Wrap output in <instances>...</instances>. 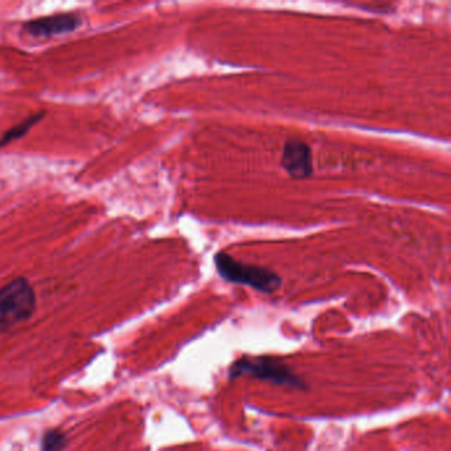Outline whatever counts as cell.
I'll use <instances>...</instances> for the list:
<instances>
[{
  "mask_svg": "<svg viewBox=\"0 0 451 451\" xmlns=\"http://www.w3.org/2000/svg\"><path fill=\"white\" fill-rule=\"evenodd\" d=\"M213 261L217 273L228 282L245 285L265 294H273L282 285V278L272 269L237 261L224 252H217Z\"/></svg>",
  "mask_w": 451,
  "mask_h": 451,
  "instance_id": "obj_1",
  "label": "cell"
},
{
  "mask_svg": "<svg viewBox=\"0 0 451 451\" xmlns=\"http://www.w3.org/2000/svg\"><path fill=\"white\" fill-rule=\"evenodd\" d=\"M228 375L230 378L249 376L262 381H269L277 386L298 389L306 388V383L298 375H295L290 368L278 361L277 359L269 356L241 357L230 366Z\"/></svg>",
  "mask_w": 451,
  "mask_h": 451,
  "instance_id": "obj_2",
  "label": "cell"
},
{
  "mask_svg": "<svg viewBox=\"0 0 451 451\" xmlns=\"http://www.w3.org/2000/svg\"><path fill=\"white\" fill-rule=\"evenodd\" d=\"M36 306V297L26 278H16L0 289V332L28 320Z\"/></svg>",
  "mask_w": 451,
  "mask_h": 451,
  "instance_id": "obj_3",
  "label": "cell"
},
{
  "mask_svg": "<svg viewBox=\"0 0 451 451\" xmlns=\"http://www.w3.org/2000/svg\"><path fill=\"white\" fill-rule=\"evenodd\" d=\"M281 166L292 179L302 180L310 178L314 174L312 150L310 146L301 139L286 142L283 144Z\"/></svg>",
  "mask_w": 451,
  "mask_h": 451,
  "instance_id": "obj_4",
  "label": "cell"
},
{
  "mask_svg": "<svg viewBox=\"0 0 451 451\" xmlns=\"http://www.w3.org/2000/svg\"><path fill=\"white\" fill-rule=\"evenodd\" d=\"M83 19L77 14H60L41 19L31 20L24 24L29 35L36 38H48L60 33H68L81 27Z\"/></svg>",
  "mask_w": 451,
  "mask_h": 451,
  "instance_id": "obj_5",
  "label": "cell"
},
{
  "mask_svg": "<svg viewBox=\"0 0 451 451\" xmlns=\"http://www.w3.org/2000/svg\"><path fill=\"white\" fill-rule=\"evenodd\" d=\"M44 115H46V113L33 114V115L28 117L27 120H24L23 122L16 124L15 127H12L11 130H9L1 137L0 147H3V146L11 143V142L16 141L21 137H24L36 123L40 122L44 118Z\"/></svg>",
  "mask_w": 451,
  "mask_h": 451,
  "instance_id": "obj_6",
  "label": "cell"
},
{
  "mask_svg": "<svg viewBox=\"0 0 451 451\" xmlns=\"http://www.w3.org/2000/svg\"><path fill=\"white\" fill-rule=\"evenodd\" d=\"M65 445V434L60 430H49L43 438V451H60Z\"/></svg>",
  "mask_w": 451,
  "mask_h": 451,
  "instance_id": "obj_7",
  "label": "cell"
}]
</instances>
